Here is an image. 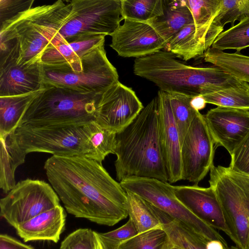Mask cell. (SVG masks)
<instances>
[{
	"label": "cell",
	"mask_w": 249,
	"mask_h": 249,
	"mask_svg": "<svg viewBox=\"0 0 249 249\" xmlns=\"http://www.w3.org/2000/svg\"><path fill=\"white\" fill-rule=\"evenodd\" d=\"M44 168L67 212L102 225L125 219L126 194L100 163L81 156L53 155Z\"/></svg>",
	"instance_id": "cell-1"
},
{
	"label": "cell",
	"mask_w": 249,
	"mask_h": 249,
	"mask_svg": "<svg viewBox=\"0 0 249 249\" xmlns=\"http://www.w3.org/2000/svg\"><path fill=\"white\" fill-rule=\"evenodd\" d=\"M113 154L116 179L154 178L167 182L160 134L158 96L124 128L116 133Z\"/></svg>",
	"instance_id": "cell-2"
},
{
	"label": "cell",
	"mask_w": 249,
	"mask_h": 249,
	"mask_svg": "<svg viewBox=\"0 0 249 249\" xmlns=\"http://www.w3.org/2000/svg\"><path fill=\"white\" fill-rule=\"evenodd\" d=\"M166 50L135 58L134 73L155 84L160 90L195 96L248 85L220 68L187 65Z\"/></svg>",
	"instance_id": "cell-3"
},
{
	"label": "cell",
	"mask_w": 249,
	"mask_h": 249,
	"mask_svg": "<svg viewBox=\"0 0 249 249\" xmlns=\"http://www.w3.org/2000/svg\"><path fill=\"white\" fill-rule=\"evenodd\" d=\"M70 11V2L59 0L19 13L0 24V48L13 52L18 64L40 63L46 49L65 41L57 32Z\"/></svg>",
	"instance_id": "cell-4"
},
{
	"label": "cell",
	"mask_w": 249,
	"mask_h": 249,
	"mask_svg": "<svg viewBox=\"0 0 249 249\" xmlns=\"http://www.w3.org/2000/svg\"><path fill=\"white\" fill-rule=\"evenodd\" d=\"M44 86L27 107L18 126L81 125L95 121L96 106L102 93Z\"/></svg>",
	"instance_id": "cell-5"
},
{
	"label": "cell",
	"mask_w": 249,
	"mask_h": 249,
	"mask_svg": "<svg viewBox=\"0 0 249 249\" xmlns=\"http://www.w3.org/2000/svg\"><path fill=\"white\" fill-rule=\"evenodd\" d=\"M99 124L18 126L13 134L26 153L43 152L54 156H81L96 161L91 137Z\"/></svg>",
	"instance_id": "cell-6"
},
{
	"label": "cell",
	"mask_w": 249,
	"mask_h": 249,
	"mask_svg": "<svg viewBox=\"0 0 249 249\" xmlns=\"http://www.w3.org/2000/svg\"><path fill=\"white\" fill-rule=\"evenodd\" d=\"M210 186L221 204L230 238L239 249H249V176L213 165Z\"/></svg>",
	"instance_id": "cell-7"
},
{
	"label": "cell",
	"mask_w": 249,
	"mask_h": 249,
	"mask_svg": "<svg viewBox=\"0 0 249 249\" xmlns=\"http://www.w3.org/2000/svg\"><path fill=\"white\" fill-rule=\"evenodd\" d=\"M80 59L82 66L80 71H74L68 65L47 66L41 64L44 84L102 93L119 81L116 69L107 56L104 44Z\"/></svg>",
	"instance_id": "cell-8"
},
{
	"label": "cell",
	"mask_w": 249,
	"mask_h": 249,
	"mask_svg": "<svg viewBox=\"0 0 249 249\" xmlns=\"http://www.w3.org/2000/svg\"><path fill=\"white\" fill-rule=\"evenodd\" d=\"M57 33L68 43L112 34L123 19L121 0H73Z\"/></svg>",
	"instance_id": "cell-9"
},
{
	"label": "cell",
	"mask_w": 249,
	"mask_h": 249,
	"mask_svg": "<svg viewBox=\"0 0 249 249\" xmlns=\"http://www.w3.org/2000/svg\"><path fill=\"white\" fill-rule=\"evenodd\" d=\"M120 183L205 240L226 242L216 230L195 216L177 197L174 186L154 178L130 177Z\"/></svg>",
	"instance_id": "cell-10"
},
{
	"label": "cell",
	"mask_w": 249,
	"mask_h": 249,
	"mask_svg": "<svg viewBox=\"0 0 249 249\" xmlns=\"http://www.w3.org/2000/svg\"><path fill=\"white\" fill-rule=\"evenodd\" d=\"M60 205L49 183L27 178L17 182L0 200V214L15 229L35 216Z\"/></svg>",
	"instance_id": "cell-11"
},
{
	"label": "cell",
	"mask_w": 249,
	"mask_h": 249,
	"mask_svg": "<svg viewBox=\"0 0 249 249\" xmlns=\"http://www.w3.org/2000/svg\"><path fill=\"white\" fill-rule=\"evenodd\" d=\"M214 142L204 116L198 112L181 145V179L197 184L213 165Z\"/></svg>",
	"instance_id": "cell-12"
},
{
	"label": "cell",
	"mask_w": 249,
	"mask_h": 249,
	"mask_svg": "<svg viewBox=\"0 0 249 249\" xmlns=\"http://www.w3.org/2000/svg\"><path fill=\"white\" fill-rule=\"evenodd\" d=\"M143 107L135 91L119 81L101 94L96 106L95 122L116 133L127 126Z\"/></svg>",
	"instance_id": "cell-13"
},
{
	"label": "cell",
	"mask_w": 249,
	"mask_h": 249,
	"mask_svg": "<svg viewBox=\"0 0 249 249\" xmlns=\"http://www.w3.org/2000/svg\"><path fill=\"white\" fill-rule=\"evenodd\" d=\"M110 36V46L123 57L145 56L162 50L167 45L149 21L124 19Z\"/></svg>",
	"instance_id": "cell-14"
},
{
	"label": "cell",
	"mask_w": 249,
	"mask_h": 249,
	"mask_svg": "<svg viewBox=\"0 0 249 249\" xmlns=\"http://www.w3.org/2000/svg\"><path fill=\"white\" fill-rule=\"evenodd\" d=\"M214 144L231 156L249 135V110L217 107L204 115Z\"/></svg>",
	"instance_id": "cell-15"
},
{
	"label": "cell",
	"mask_w": 249,
	"mask_h": 249,
	"mask_svg": "<svg viewBox=\"0 0 249 249\" xmlns=\"http://www.w3.org/2000/svg\"><path fill=\"white\" fill-rule=\"evenodd\" d=\"M44 88L40 63L18 64L15 56L0 52V97L24 94Z\"/></svg>",
	"instance_id": "cell-16"
},
{
	"label": "cell",
	"mask_w": 249,
	"mask_h": 249,
	"mask_svg": "<svg viewBox=\"0 0 249 249\" xmlns=\"http://www.w3.org/2000/svg\"><path fill=\"white\" fill-rule=\"evenodd\" d=\"M174 190L178 199L195 216L230 237L221 204L211 187L174 186Z\"/></svg>",
	"instance_id": "cell-17"
},
{
	"label": "cell",
	"mask_w": 249,
	"mask_h": 249,
	"mask_svg": "<svg viewBox=\"0 0 249 249\" xmlns=\"http://www.w3.org/2000/svg\"><path fill=\"white\" fill-rule=\"evenodd\" d=\"M157 96L160 143L168 181L173 183L181 180V142L168 93L159 90Z\"/></svg>",
	"instance_id": "cell-18"
},
{
	"label": "cell",
	"mask_w": 249,
	"mask_h": 249,
	"mask_svg": "<svg viewBox=\"0 0 249 249\" xmlns=\"http://www.w3.org/2000/svg\"><path fill=\"white\" fill-rule=\"evenodd\" d=\"M66 213L59 205L43 212L15 228L24 242L48 240L57 243L65 229Z\"/></svg>",
	"instance_id": "cell-19"
},
{
	"label": "cell",
	"mask_w": 249,
	"mask_h": 249,
	"mask_svg": "<svg viewBox=\"0 0 249 249\" xmlns=\"http://www.w3.org/2000/svg\"><path fill=\"white\" fill-rule=\"evenodd\" d=\"M149 21L167 44L194 19L186 0H163V14Z\"/></svg>",
	"instance_id": "cell-20"
},
{
	"label": "cell",
	"mask_w": 249,
	"mask_h": 249,
	"mask_svg": "<svg viewBox=\"0 0 249 249\" xmlns=\"http://www.w3.org/2000/svg\"><path fill=\"white\" fill-rule=\"evenodd\" d=\"M0 187L7 194L16 185L15 173L24 162L26 153L18 144L13 132L0 137Z\"/></svg>",
	"instance_id": "cell-21"
},
{
	"label": "cell",
	"mask_w": 249,
	"mask_h": 249,
	"mask_svg": "<svg viewBox=\"0 0 249 249\" xmlns=\"http://www.w3.org/2000/svg\"><path fill=\"white\" fill-rule=\"evenodd\" d=\"M211 47L196 33L194 22L183 27L167 43L166 51L187 61L204 54Z\"/></svg>",
	"instance_id": "cell-22"
},
{
	"label": "cell",
	"mask_w": 249,
	"mask_h": 249,
	"mask_svg": "<svg viewBox=\"0 0 249 249\" xmlns=\"http://www.w3.org/2000/svg\"><path fill=\"white\" fill-rule=\"evenodd\" d=\"M41 90L19 95L0 97V137L15 130L27 107Z\"/></svg>",
	"instance_id": "cell-23"
},
{
	"label": "cell",
	"mask_w": 249,
	"mask_h": 249,
	"mask_svg": "<svg viewBox=\"0 0 249 249\" xmlns=\"http://www.w3.org/2000/svg\"><path fill=\"white\" fill-rule=\"evenodd\" d=\"M125 209L138 233L157 228H163L160 210L140 196L126 192Z\"/></svg>",
	"instance_id": "cell-24"
},
{
	"label": "cell",
	"mask_w": 249,
	"mask_h": 249,
	"mask_svg": "<svg viewBox=\"0 0 249 249\" xmlns=\"http://www.w3.org/2000/svg\"><path fill=\"white\" fill-rule=\"evenodd\" d=\"M204 57L206 62L249 83V56L239 52L229 53L210 47L204 53Z\"/></svg>",
	"instance_id": "cell-25"
},
{
	"label": "cell",
	"mask_w": 249,
	"mask_h": 249,
	"mask_svg": "<svg viewBox=\"0 0 249 249\" xmlns=\"http://www.w3.org/2000/svg\"><path fill=\"white\" fill-rule=\"evenodd\" d=\"M164 220L162 227L172 245L182 249H207L208 241L170 216Z\"/></svg>",
	"instance_id": "cell-26"
},
{
	"label": "cell",
	"mask_w": 249,
	"mask_h": 249,
	"mask_svg": "<svg viewBox=\"0 0 249 249\" xmlns=\"http://www.w3.org/2000/svg\"><path fill=\"white\" fill-rule=\"evenodd\" d=\"M123 19L149 21L163 14V0H121Z\"/></svg>",
	"instance_id": "cell-27"
},
{
	"label": "cell",
	"mask_w": 249,
	"mask_h": 249,
	"mask_svg": "<svg viewBox=\"0 0 249 249\" xmlns=\"http://www.w3.org/2000/svg\"><path fill=\"white\" fill-rule=\"evenodd\" d=\"M211 47L221 51L233 49L239 52L249 47V18L221 32Z\"/></svg>",
	"instance_id": "cell-28"
},
{
	"label": "cell",
	"mask_w": 249,
	"mask_h": 249,
	"mask_svg": "<svg viewBox=\"0 0 249 249\" xmlns=\"http://www.w3.org/2000/svg\"><path fill=\"white\" fill-rule=\"evenodd\" d=\"M168 94L181 145L190 125L199 111L191 105V100L194 96L175 93Z\"/></svg>",
	"instance_id": "cell-29"
},
{
	"label": "cell",
	"mask_w": 249,
	"mask_h": 249,
	"mask_svg": "<svg viewBox=\"0 0 249 249\" xmlns=\"http://www.w3.org/2000/svg\"><path fill=\"white\" fill-rule=\"evenodd\" d=\"M207 103L217 107L249 110V84L202 95Z\"/></svg>",
	"instance_id": "cell-30"
},
{
	"label": "cell",
	"mask_w": 249,
	"mask_h": 249,
	"mask_svg": "<svg viewBox=\"0 0 249 249\" xmlns=\"http://www.w3.org/2000/svg\"><path fill=\"white\" fill-rule=\"evenodd\" d=\"M40 63L47 66L68 65L75 71L82 70L81 59L66 41L46 49L41 56Z\"/></svg>",
	"instance_id": "cell-31"
},
{
	"label": "cell",
	"mask_w": 249,
	"mask_h": 249,
	"mask_svg": "<svg viewBox=\"0 0 249 249\" xmlns=\"http://www.w3.org/2000/svg\"><path fill=\"white\" fill-rule=\"evenodd\" d=\"M169 241L163 228H157L137 234L121 244L117 249H162Z\"/></svg>",
	"instance_id": "cell-32"
},
{
	"label": "cell",
	"mask_w": 249,
	"mask_h": 249,
	"mask_svg": "<svg viewBox=\"0 0 249 249\" xmlns=\"http://www.w3.org/2000/svg\"><path fill=\"white\" fill-rule=\"evenodd\" d=\"M249 18V0H221L220 9L213 22L224 28L227 23L234 26L236 20L240 21Z\"/></svg>",
	"instance_id": "cell-33"
},
{
	"label": "cell",
	"mask_w": 249,
	"mask_h": 249,
	"mask_svg": "<svg viewBox=\"0 0 249 249\" xmlns=\"http://www.w3.org/2000/svg\"><path fill=\"white\" fill-rule=\"evenodd\" d=\"M196 28L210 26L219 10L221 0H186Z\"/></svg>",
	"instance_id": "cell-34"
},
{
	"label": "cell",
	"mask_w": 249,
	"mask_h": 249,
	"mask_svg": "<svg viewBox=\"0 0 249 249\" xmlns=\"http://www.w3.org/2000/svg\"><path fill=\"white\" fill-rule=\"evenodd\" d=\"M90 229L80 228L69 234L60 249H95V233Z\"/></svg>",
	"instance_id": "cell-35"
},
{
	"label": "cell",
	"mask_w": 249,
	"mask_h": 249,
	"mask_svg": "<svg viewBox=\"0 0 249 249\" xmlns=\"http://www.w3.org/2000/svg\"><path fill=\"white\" fill-rule=\"evenodd\" d=\"M231 156L229 167L234 171L249 176V135Z\"/></svg>",
	"instance_id": "cell-36"
},
{
	"label": "cell",
	"mask_w": 249,
	"mask_h": 249,
	"mask_svg": "<svg viewBox=\"0 0 249 249\" xmlns=\"http://www.w3.org/2000/svg\"><path fill=\"white\" fill-rule=\"evenodd\" d=\"M34 0H0V24L32 8Z\"/></svg>",
	"instance_id": "cell-37"
},
{
	"label": "cell",
	"mask_w": 249,
	"mask_h": 249,
	"mask_svg": "<svg viewBox=\"0 0 249 249\" xmlns=\"http://www.w3.org/2000/svg\"><path fill=\"white\" fill-rule=\"evenodd\" d=\"M137 234L138 232L137 228L130 218L119 228L107 232L101 233L104 237L118 246Z\"/></svg>",
	"instance_id": "cell-38"
},
{
	"label": "cell",
	"mask_w": 249,
	"mask_h": 249,
	"mask_svg": "<svg viewBox=\"0 0 249 249\" xmlns=\"http://www.w3.org/2000/svg\"><path fill=\"white\" fill-rule=\"evenodd\" d=\"M105 36H98L94 37L79 40L68 43L74 53L81 58L97 47L105 44Z\"/></svg>",
	"instance_id": "cell-39"
},
{
	"label": "cell",
	"mask_w": 249,
	"mask_h": 249,
	"mask_svg": "<svg viewBox=\"0 0 249 249\" xmlns=\"http://www.w3.org/2000/svg\"><path fill=\"white\" fill-rule=\"evenodd\" d=\"M0 249H35L18 239L6 234L0 235Z\"/></svg>",
	"instance_id": "cell-40"
},
{
	"label": "cell",
	"mask_w": 249,
	"mask_h": 249,
	"mask_svg": "<svg viewBox=\"0 0 249 249\" xmlns=\"http://www.w3.org/2000/svg\"><path fill=\"white\" fill-rule=\"evenodd\" d=\"M95 249H117L119 246L115 245L104 237L101 233L94 231Z\"/></svg>",
	"instance_id": "cell-41"
},
{
	"label": "cell",
	"mask_w": 249,
	"mask_h": 249,
	"mask_svg": "<svg viewBox=\"0 0 249 249\" xmlns=\"http://www.w3.org/2000/svg\"><path fill=\"white\" fill-rule=\"evenodd\" d=\"M190 104L195 110L199 111L205 107L207 103L202 95H199L193 97Z\"/></svg>",
	"instance_id": "cell-42"
},
{
	"label": "cell",
	"mask_w": 249,
	"mask_h": 249,
	"mask_svg": "<svg viewBox=\"0 0 249 249\" xmlns=\"http://www.w3.org/2000/svg\"><path fill=\"white\" fill-rule=\"evenodd\" d=\"M168 249H182L178 247H177V246H175L173 245H172L171 243H170V245L169 246V247Z\"/></svg>",
	"instance_id": "cell-43"
},
{
	"label": "cell",
	"mask_w": 249,
	"mask_h": 249,
	"mask_svg": "<svg viewBox=\"0 0 249 249\" xmlns=\"http://www.w3.org/2000/svg\"><path fill=\"white\" fill-rule=\"evenodd\" d=\"M170 245V242L169 240V241L165 245V246L163 247L162 249H168Z\"/></svg>",
	"instance_id": "cell-44"
},
{
	"label": "cell",
	"mask_w": 249,
	"mask_h": 249,
	"mask_svg": "<svg viewBox=\"0 0 249 249\" xmlns=\"http://www.w3.org/2000/svg\"><path fill=\"white\" fill-rule=\"evenodd\" d=\"M230 249H239L236 247H233L231 246V248H230Z\"/></svg>",
	"instance_id": "cell-45"
},
{
	"label": "cell",
	"mask_w": 249,
	"mask_h": 249,
	"mask_svg": "<svg viewBox=\"0 0 249 249\" xmlns=\"http://www.w3.org/2000/svg\"></svg>",
	"instance_id": "cell-46"
}]
</instances>
